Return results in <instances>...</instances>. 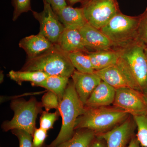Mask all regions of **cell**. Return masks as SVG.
<instances>
[{
    "mask_svg": "<svg viewBox=\"0 0 147 147\" xmlns=\"http://www.w3.org/2000/svg\"><path fill=\"white\" fill-rule=\"evenodd\" d=\"M85 110L73 81L69 80L59 105V110L62 119L60 131L57 138L47 147L56 146L70 139L74 134L77 119L84 114Z\"/></svg>",
    "mask_w": 147,
    "mask_h": 147,
    "instance_id": "obj_1",
    "label": "cell"
},
{
    "mask_svg": "<svg viewBox=\"0 0 147 147\" xmlns=\"http://www.w3.org/2000/svg\"><path fill=\"white\" fill-rule=\"evenodd\" d=\"M77 119L75 129H86L97 134L112 129L122 123L130 115L120 108L107 106L86 108Z\"/></svg>",
    "mask_w": 147,
    "mask_h": 147,
    "instance_id": "obj_2",
    "label": "cell"
},
{
    "mask_svg": "<svg viewBox=\"0 0 147 147\" xmlns=\"http://www.w3.org/2000/svg\"><path fill=\"white\" fill-rule=\"evenodd\" d=\"M75 70L67 53L55 44L43 54L27 59L21 70L42 71L49 75H60L69 78Z\"/></svg>",
    "mask_w": 147,
    "mask_h": 147,
    "instance_id": "obj_3",
    "label": "cell"
},
{
    "mask_svg": "<svg viewBox=\"0 0 147 147\" xmlns=\"http://www.w3.org/2000/svg\"><path fill=\"white\" fill-rule=\"evenodd\" d=\"M145 45L135 42L118 50L119 60L131 76L136 89L143 94L147 93V58Z\"/></svg>",
    "mask_w": 147,
    "mask_h": 147,
    "instance_id": "obj_4",
    "label": "cell"
},
{
    "mask_svg": "<svg viewBox=\"0 0 147 147\" xmlns=\"http://www.w3.org/2000/svg\"><path fill=\"white\" fill-rule=\"evenodd\" d=\"M14 116L11 120L5 121L1 127L4 131L14 129H22L26 131L33 136L36 127L38 115L42 112L41 102L34 97L29 100L23 98L14 99L10 104Z\"/></svg>",
    "mask_w": 147,
    "mask_h": 147,
    "instance_id": "obj_5",
    "label": "cell"
},
{
    "mask_svg": "<svg viewBox=\"0 0 147 147\" xmlns=\"http://www.w3.org/2000/svg\"><path fill=\"white\" fill-rule=\"evenodd\" d=\"M139 19V16H129L120 11L100 30L115 49L119 50L137 41Z\"/></svg>",
    "mask_w": 147,
    "mask_h": 147,
    "instance_id": "obj_6",
    "label": "cell"
},
{
    "mask_svg": "<svg viewBox=\"0 0 147 147\" xmlns=\"http://www.w3.org/2000/svg\"><path fill=\"white\" fill-rule=\"evenodd\" d=\"M82 7L87 23L100 30L121 11L117 0H89Z\"/></svg>",
    "mask_w": 147,
    "mask_h": 147,
    "instance_id": "obj_7",
    "label": "cell"
},
{
    "mask_svg": "<svg viewBox=\"0 0 147 147\" xmlns=\"http://www.w3.org/2000/svg\"><path fill=\"white\" fill-rule=\"evenodd\" d=\"M113 106L134 117L147 113V105L143 93L131 88L116 89Z\"/></svg>",
    "mask_w": 147,
    "mask_h": 147,
    "instance_id": "obj_8",
    "label": "cell"
},
{
    "mask_svg": "<svg viewBox=\"0 0 147 147\" xmlns=\"http://www.w3.org/2000/svg\"><path fill=\"white\" fill-rule=\"evenodd\" d=\"M43 2V9L40 12L32 11L34 17L39 22V33L42 35L50 42L57 44L58 40L65 28L59 20L51 6Z\"/></svg>",
    "mask_w": 147,
    "mask_h": 147,
    "instance_id": "obj_9",
    "label": "cell"
},
{
    "mask_svg": "<svg viewBox=\"0 0 147 147\" xmlns=\"http://www.w3.org/2000/svg\"><path fill=\"white\" fill-rule=\"evenodd\" d=\"M131 115L122 123L105 132L96 134V137L104 140L107 147H127L134 135L136 124Z\"/></svg>",
    "mask_w": 147,
    "mask_h": 147,
    "instance_id": "obj_10",
    "label": "cell"
},
{
    "mask_svg": "<svg viewBox=\"0 0 147 147\" xmlns=\"http://www.w3.org/2000/svg\"><path fill=\"white\" fill-rule=\"evenodd\" d=\"M95 72L102 81L116 89L122 88L136 89L131 76L119 59L115 64Z\"/></svg>",
    "mask_w": 147,
    "mask_h": 147,
    "instance_id": "obj_11",
    "label": "cell"
},
{
    "mask_svg": "<svg viewBox=\"0 0 147 147\" xmlns=\"http://www.w3.org/2000/svg\"><path fill=\"white\" fill-rule=\"evenodd\" d=\"M84 45L88 51H95L115 50L108 37L100 29L87 23L79 30Z\"/></svg>",
    "mask_w": 147,
    "mask_h": 147,
    "instance_id": "obj_12",
    "label": "cell"
},
{
    "mask_svg": "<svg viewBox=\"0 0 147 147\" xmlns=\"http://www.w3.org/2000/svg\"><path fill=\"white\" fill-rule=\"evenodd\" d=\"M71 77L76 93L85 106L92 92L102 80L95 72L84 73L76 70Z\"/></svg>",
    "mask_w": 147,
    "mask_h": 147,
    "instance_id": "obj_13",
    "label": "cell"
},
{
    "mask_svg": "<svg viewBox=\"0 0 147 147\" xmlns=\"http://www.w3.org/2000/svg\"><path fill=\"white\" fill-rule=\"evenodd\" d=\"M116 89L101 81L90 95L85 105L86 108L110 106L113 104L116 94Z\"/></svg>",
    "mask_w": 147,
    "mask_h": 147,
    "instance_id": "obj_14",
    "label": "cell"
},
{
    "mask_svg": "<svg viewBox=\"0 0 147 147\" xmlns=\"http://www.w3.org/2000/svg\"><path fill=\"white\" fill-rule=\"evenodd\" d=\"M19 47L26 53L27 59H32L43 54L54 47L53 44L42 35H31L22 38Z\"/></svg>",
    "mask_w": 147,
    "mask_h": 147,
    "instance_id": "obj_15",
    "label": "cell"
},
{
    "mask_svg": "<svg viewBox=\"0 0 147 147\" xmlns=\"http://www.w3.org/2000/svg\"><path fill=\"white\" fill-rule=\"evenodd\" d=\"M55 12L65 28L79 30L88 23L82 7L67 5Z\"/></svg>",
    "mask_w": 147,
    "mask_h": 147,
    "instance_id": "obj_16",
    "label": "cell"
},
{
    "mask_svg": "<svg viewBox=\"0 0 147 147\" xmlns=\"http://www.w3.org/2000/svg\"><path fill=\"white\" fill-rule=\"evenodd\" d=\"M57 44L66 53L77 51L89 52L84 45L79 30L76 29L65 28Z\"/></svg>",
    "mask_w": 147,
    "mask_h": 147,
    "instance_id": "obj_17",
    "label": "cell"
},
{
    "mask_svg": "<svg viewBox=\"0 0 147 147\" xmlns=\"http://www.w3.org/2000/svg\"><path fill=\"white\" fill-rule=\"evenodd\" d=\"M95 71H98L115 64L119 59V50L87 52Z\"/></svg>",
    "mask_w": 147,
    "mask_h": 147,
    "instance_id": "obj_18",
    "label": "cell"
},
{
    "mask_svg": "<svg viewBox=\"0 0 147 147\" xmlns=\"http://www.w3.org/2000/svg\"><path fill=\"white\" fill-rule=\"evenodd\" d=\"M69 78L60 75H50L40 83L32 84L34 86L42 87L53 92L58 96L60 101L69 82Z\"/></svg>",
    "mask_w": 147,
    "mask_h": 147,
    "instance_id": "obj_19",
    "label": "cell"
},
{
    "mask_svg": "<svg viewBox=\"0 0 147 147\" xmlns=\"http://www.w3.org/2000/svg\"><path fill=\"white\" fill-rule=\"evenodd\" d=\"M96 138L94 131L86 129H78L67 141L54 147H90Z\"/></svg>",
    "mask_w": 147,
    "mask_h": 147,
    "instance_id": "obj_20",
    "label": "cell"
},
{
    "mask_svg": "<svg viewBox=\"0 0 147 147\" xmlns=\"http://www.w3.org/2000/svg\"><path fill=\"white\" fill-rule=\"evenodd\" d=\"M9 76L11 80L19 85L24 82H28L31 84L40 83L46 79L50 75L40 71H18L11 70L9 73Z\"/></svg>",
    "mask_w": 147,
    "mask_h": 147,
    "instance_id": "obj_21",
    "label": "cell"
},
{
    "mask_svg": "<svg viewBox=\"0 0 147 147\" xmlns=\"http://www.w3.org/2000/svg\"><path fill=\"white\" fill-rule=\"evenodd\" d=\"M67 56L76 70L84 73H92L95 70L88 55L86 52L77 51L67 53Z\"/></svg>",
    "mask_w": 147,
    "mask_h": 147,
    "instance_id": "obj_22",
    "label": "cell"
},
{
    "mask_svg": "<svg viewBox=\"0 0 147 147\" xmlns=\"http://www.w3.org/2000/svg\"><path fill=\"white\" fill-rule=\"evenodd\" d=\"M132 117L137 128V140L141 146L147 147V113Z\"/></svg>",
    "mask_w": 147,
    "mask_h": 147,
    "instance_id": "obj_23",
    "label": "cell"
},
{
    "mask_svg": "<svg viewBox=\"0 0 147 147\" xmlns=\"http://www.w3.org/2000/svg\"><path fill=\"white\" fill-rule=\"evenodd\" d=\"M13 7L12 20L15 21L22 13L32 11L31 0H11Z\"/></svg>",
    "mask_w": 147,
    "mask_h": 147,
    "instance_id": "obj_24",
    "label": "cell"
},
{
    "mask_svg": "<svg viewBox=\"0 0 147 147\" xmlns=\"http://www.w3.org/2000/svg\"><path fill=\"white\" fill-rule=\"evenodd\" d=\"M41 114L40 118V127L47 131L53 128L55 122L60 115L59 110H56L53 113L42 111Z\"/></svg>",
    "mask_w": 147,
    "mask_h": 147,
    "instance_id": "obj_25",
    "label": "cell"
},
{
    "mask_svg": "<svg viewBox=\"0 0 147 147\" xmlns=\"http://www.w3.org/2000/svg\"><path fill=\"white\" fill-rule=\"evenodd\" d=\"M41 103L46 112H49L53 109L59 110V99L58 96L53 92L48 91L45 93L42 96Z\"/></svg>",
    "mask_w": 147,
    "mask_h": 147,
    "instance_id": "obj_26",
    "label": "cell"
},
{
    "mask_svg": "<svg viewBox=\"0 0 147 147\" xmlns=\"http://www.w3.org/2000/svg\"><path fill=\"white\" fill-rule=\"evenodd\" d=\"M137 42L143 45H147V7L139 16Z\"/></svg>",
    "mask_w": 147,
    "mask_h": 147,
    "instance_id": "obj_27",
    "label": "cell"
},
{
    "mask_svg": "<svg viewBox=\"0 0 147 147\" xmlns=\"http://www.w3.org/2000/svg\"><path fill=\"white\" fill-rule=\"evenodd\" d=\"M11 131L18 138L19 147H34L33 143V136L28 132L19 129H13Z\"/></svg>",
    "mask_w": 147,
    "mask_h": 147,
    "instance_id": "obj_28",
    "label": "cell"
},
{
    "mask_svg": "<svg viewBox=\"0 0 147 147\" xmlns=\"http://www.w3.org/2000/svg\"><path fill=\"white\" fill-rule=\"evenodd\" d=\"M47 137V131L42 128H36L33 135V143L34 147H41Z\"/></svg>",
    "mask_w": 147,
    "mask_h": 147,
    "instance_id": "obj_29",
    "label": "cell"
},
{
    "mask_svg": "<svg viewBox=\"0 0 147 147\" xmlns=\"http://www.w3.org/2000/svg\"><path fill=\"white\" fill-rule=\"evenodd\" d=\"M49 3L52 7L55 12L59 10L67 5L65 0H42Z\"/></svg>",
    "mask_w": 147,
    "mask_h": 147,
    "instance_id": "obj_30",
    "label": "cell"
},
{
    "mask_svg": "<svg viewBox=\"0 0 147 147\" xmlns=\"http://www.w3.org/2000/svg\"><path fill=\"white\" fill-rule=\"evenodd\" d=\"M90 147H107L106 143L104 140L96 137Z\"/></svg>",
    "mask_w": 147,
    "mask_h": 147,
    "instance_id": "obj_31",
    "label": "cell"
},
{
    "mask_svg": "<svg viewBox=\"0 0 147 147\" xmlns=\"http://www.w3.org/2000/svg\"><path fill=\"white\" fill-rule=\"evenodd\" d=\"M139 141L137 140L136 135H134L131 138L129 144L127 147H141Z\"/></svg>",
    "mask_w": 147,
    "mask_h": 147,
    "instance_id": "obj_32",
    "label": "cell"
},
{
    "mask_svg": "<svg viewBox=\"0 0 147 147\" xmlns=\"http://www.w3.org/2000/svg\"><path fill=\"white\" fill-rule=\"evenodd\" d=\"M67 4L69 6H73L78 3H81L82 5H84L89 0H65Z\"/></svg>",
    "mask_w": 147,
    "mask_h": 147,
    "instance_id": "obj_33",
    "label": "cell"
},
{
    "mask_svg": "<svg viewBox=\"0 0 147 147\" xmlns=\"http://www.w3.org/2000/svg\"><path fill=\"white\" fill-rule=\"evenodd\" d=\"M3 76L4 75L3 74V72L1 71V83L3 82Z\"/></svg>",
    "mask_w": 147,
    "mask_h": 147,
    "instance_id": "obj_34",
    "label": "cell"
},
{
    "mask_svg": "<svg viewBox=\"0 0 147 147\" xmlns=\"http://www.w3.org/2000/svg\"><path fill=\"white\" fill-rule=\"evenodd\" d=\"M144 52L146 57L147 58V45H145L144 47Z\"/></svg>",
    "mask_w": 147,
    "mask_h": 147,
    "instance_id": "obj_35",
    "label": "cell"
},
{
    "mask_svg": "<svg viewBox=\"0 0 147 147\" xmlns=\"http://www.w3.org/2000/svg\"><path fill=\"white\" fill-rule=\"evenodd\" d=\"M144 95L145 100H146V103L147 105V93L144 94Z\"/></svg>",
    "mask_w": 147,
    "mask_h": 147,
    "instance_id": "obj_36",
    "label": "cell"
},
{
    "mask_svg": "<svg viewBox=\"0 0 147 147\" xmlns=\"http://www.w3.org/2000/svg\"><path fill=\"white\" fill-rule=\"evenodd\" d=\"M45 147V146H42V147Z\"/></svg>",
    "mask_w": 147,
    "mask_h": 147,
    "instance_id": "obj_37",
    "label": "cell"
}]
</instances>
